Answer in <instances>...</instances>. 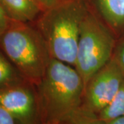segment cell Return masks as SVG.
Instances as JSON below:
<instances>
[{
	"label": "cell",
	"instance_id": "9a60e30c",
	"mask_svg": "<svg viewBox=\"0 0 124 124\" xmlns=\"http://www.w3.org/2000/svg\"><path fill=\"white\" fill-rule=\"evenodd\" d=\"M35 1L44 12L57 6L60 2H62L63 0H35Z\"/></svg>",
	"mask_w": 124,
	"mask_h": 124
},
{
	"label": "cell",
	"instance_id": "2e32d148",
	"mask_svg": "<svg viewBox=\"0 0 124 124\" xmlns=\"http://www.w3.org/2000/svg\"><path fill=\"white\" fill-rule=\"evenodd\" d=\"M107 124H124V116L115 118L107 122Z\"/></svg>",
	"mask_w": 124,
	"mask_h": 124
},
{
	"label": "cell",
	"instance_id": "52a82bcc",
	"mask_svg": "<svg viewBox=\"0 0 124 124\" xmlns=\"http://www.w3.org/2000/svg\"><path fill=\"white\" fill-rule=\"evenodd\" d=\"M89 8L114 32L124 35V0H85Z\"/></svg>",
	"mask_w": 124,
	"mask_h": 124
},
{
	"label": "cell",
	"instance_id": "8992f818",
	"mask_svg": "<svg viewBox=\"0 0 124 124\" xmlns=\"http://www.w3.org/2000/svg\"><path fill=\"white\" fill-rule=\"evenodd\" d=\"M0 106L19 124H41L35 85L28 80L0 87Z\"/></svg>",
	"mask_w": 124,
	"mask_h": 124
},
{
	"label": "cell",
	"instance_id": "277c9868",
	"mask_svg": "<svg viewBox=\"0 0 124 124\" xmlns=\"http://www.w3.org/2000/svg\"><path fill=\"white\" fill-rule=\"evenodd\" d=\"M118 38L89 8L81 25L75 68L84 85L113 57Z\"/></svg>",
	"mask_w": 124,
	"mask_h": 124
},
{
	"label": "cell",
	"instance_id": "5bb4252c",
	"mask_svg": "<svg viewBox=\"0 0 124 124\" xmlns=\"http://www.w3.org/2000/svg\"><path fill=\"white\" fill-rule=\"evenodd\" d=\"M0 124H19L13 116L0 106Z\"/></svg>",
	"mask_w": 124,
	"mask_h": 124
},
{
	"label": "cell",
	"instance_id": "4fadbf2b",
	"mask_svg": "<svg viewBox=\"0 0 124 124\" xmlns=\"http://www.w3.org/2000/svg\"><path fill=\"white\" fill-rule=\"evenodd\" d=\"M14 20L4 7L0 5V35L8 29Z\"/></svg>",
	"mask_w": 124,
	"mask_h": 124
},
{
	"label": "cell",
	"instance_id": "6da1fadb",
	"mask_svg": "<svg viewBox=\"0 0 124 124\" xmlns=\"http://www.w3.org/2000/svg\"><path fill=\"white\" fill-rule=\"evenodd\" d=\"M41 124H57L79 109L84 83L72 66L52 58L35 85Z\"/></svg>",
	"mask_w": 124,
	"mask_h": 124
},
{
	"label": "cell",
	"instance_id": "7a4b0ae2",
	"mask_svg": "<svg viewBox=\"0 0 124 124\" xmlns=\"http://www.w3.org/2000/svg\"><path fill=\"white\" fill-rule=\"evenodd\" d=\"M88 10L85 0H63L44 11L32 23L52 58L75 67L81 25Z\"/></svg>",
	"mask_w": 124,
	"mask_h": 124
},
{
	"label": "cell",
	"instance_id": "30bf717a",
	"mask_svg": "<svg viewBox=\"0 0 124 124\" xmlns=\"http://www.w3.org/2000/svg\"><path fill=\"white\" fill-rule=\"evenodd\" d=\"M124 116V81L115 99L98 116L106 122Z\"/></svg>",
	"mask_w": 124,
	"mask_h": 124
},
{
	"label": "cell",
	"instance_id": "7c38bea8",
	"mask_svg": "<svg viewBox=\"0 0 124 124\" xmlns=\"http://www.w3.org/2000/svg\"><path fill=\"white\" fill-rule=\"evenodd\" d=\"M112 58L118 63L124 75V35L117 40Z\"/></svg>",
	"mask_w": 124,
	"mask_h": 124
},
{
	"label": "cell",
	"instance_id": "5b68a950",
	"mask_svg": "<svg viewBox=\"0 0 124 124\" xmlns=\"http://www.w3.org/2000/svg\"><path fill=\"white\" fill-rule=\"evenodd\" d=\"M124 81L123 72L112 58L84 85L80 108L99 115L115 99Z\"/></svg>",
	"mask_w": 124,
	"mask_h": 124
},
{
	"label": "cell",
	"instance_id": "ba28073f",
	"mask_svg": "<svg viewBox=\"0 0 124 124\" xmlns=\"http://www.w3.org/2000/svg\"><path fill=\"white\" fill-rule=\"evenodd\" d=\"M0 5L13 19L22 22L33 23L43 13L35 0H0Z\"/></svg>",
	"mask_w": 124,
	"mask_h": 124
},
{
	"label": "cell",
	"instance_id": "9c48e42d",
	"mask_svg": "<svg viewBox=\"0 0 124 124\" xmlns=\"http://www.w3.org/2000/svg\"><path fill=\"white\" fill-rule=\"evenodd\" d=\"M27 80L17 67L1 51L0 53V87Z\"/></svg>",
	"mask_w": 124,
	"mask_h": 124
},
{
	"label": "cell",
	"instance_id": "3957f363",
	"mask_svg": "<svg viewBox=\"0 0 124 124\" xmlns=\"http://www.w3.org/2000/svg\"><path fill=\"white\" fill-rule=\"evenodd\" d=\"M1 52L28 81L36 85L52 59L43 37L32 23L14 20L0 35Z\"/></svg>",
	"mask_w": 124,
	"mask_h": 124
},
{
	"label": "cell",
	"instance_id": "8fae6325",
	"mask_svg": "<svg viewBox=\"0 0 124 124\" xmlns=\"http://www.w3.org/2000/svg\"><path fill=\"white\" fill-rule=\"evenodd\" d=\"M57 124H107V122L98 115L79 108Z\"/></svg>",
	"mask_w": 124,
	"mask_h": 124
}]
</instances>
